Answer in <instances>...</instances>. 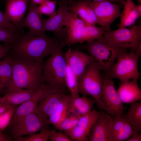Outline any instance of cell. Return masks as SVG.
Listing matches in <instances>:
<instances>
[{
    "mask_svg": "<svg viewBox=\"0 0 141 141\" xmlns=\"http://www.w3.org/2000/svg\"><path fill=\"white\" fill-rule=\"evenodd\" d=\"M122 5L107 1H91L90 6L96 17L97 24L110 30L111 25L120 17Z\"/></svg>",
    "mask_w": 141,
    "mask_h": 141,
    "instance_id": "cell-10",
    "label": "cell"
},
{
    "mask_svg": "<svg viewBox=\"0 0 141 141\" xmlns=\"http://www.w3.org/2000/svg\"><path fill=\"white\" fill-rule=\"evenodd\" d=\"M99 114V112L93 109L89 113L80 116L74 128L66 134L72 140H89V136Z\"/></svg>",
    "mask_w": 141,
    "mask_h": 141,
    "instance_id": "cell-13",
    "label": "cell"
},
{
    "mask_svg": "<svg viewBox=\"0 0 141 141\" xmlns=\"http://www.w3.org/2000/svg\"><path fill=\"white\" fill-rule=\"evenodd\" d=\"M136 8L137 11L139 14L140 17L141 16V3H139L136 5Z\"/></svg>",
    "mask_w": 141,
    "mask_h": 141,
    "instance_id": "cell-45",
    "label": "cell"
},
{
    "mask_svg": "<svg viewBox=\"0 0 141 141\" xmlns=\"http://www.w3.org/2000/svg\"><path fill=\"white\" fill-rule=\"evenodd\" d=\"M52 141H72L71 138L65 133L56 132L50 130L49 139Z\"/></svg>",
    "mask_w": 141,
    "mask_h": 141,
    "instance_id": "cell-36",
    "label": "cell"
},
{
    "mask_svg": "<svg viewBox=\"0 0 141 141\" xmlns=\"http://www.w3.org/2000/svg\"><path fill=\"white\" fill-rule=\"evenodd\" d=\"M0 27L14 31H20L18 28L7 18L4 12L0 9Z\"/></svg>",
    "mask_w": 141,
    "mask_h": 141,
    "instance_id": "cell-37",
    "label": "cell"
},
{
    "mask_svg": "<svg viewBox=\"0 0 141 141\" xmlns=\"http://www.w3.org/2000/svg\"><path fill=\"white\" fill-rule=\"evenodd\" d=\"M66 45L65 41L54 36L37 35L21 32L11 44L8 53L12 57L32 61L43 60Z\"/></svg>",
    "mask_w": 141,
    "mask_h": 141,
    "instance_id": "cell-1",
    "label": "cell"
},
{
    "mask_svg": "<svg viewBox=\"0 0 141 141\" xmlns=\"http://www.w3.org/2000/svg\"><path fill=\"white\" fill-rule=\"evenodd\" d=\"M137 1L139 3H141V0H137Z\"/></svg>",
    "mask_w": 141,
    "mask_h": 141,
    "instance_id": "cell-47",
    "label": "cell"
},
{
    "mask_svg": "<svg viewBox=\"0 0 141 141\" xmlns=\"http://www.w3.org/2000/svg\"><path fill=\"white\" fill-rule=\"evenodd\" d=\"M65 92L50 88L38 103L34 113L48 118L54 112L60 103Z\"/></svg>",
    "mask_w": 141,
    "mask_h": 141,
    "instance_id": "cell-16",
    "label": "cell"
},
{
    "mask_svg": "<svg viewBox=\"0 0 141 141\" xmlns=\"http://www.w3.org/2000/svg\"><path fill=\"white\" fill-rule=\"evenodd\" d=\"M91 0H69V10L72 11L88 25H95L97 24L96 15L90 6Z\"/></svg>",
    "mask_w": 141,
    "mask_h": 141,
    "instance_id": "cell-19",
    "label": "cell"
},
{
    "mask_svg": "<svg viewBox=\"0 0 141 141\" xmlns=\"http://www.w3.org/2000/svg\"><path fill=\"white\" fill-rule=\"evenodd\" d=\"M28 0L6 1L4 14L8 19L18 29V25L28 9Z\"/></svg>",
    "mask_w": 141,
    "mask_h": 141,
    "instance_id": "cell-20",
    "label": "cell"
},
{
    "mask_svg": "<svg viewBox=\"0 0 141 141\" xmlns=\"http://www.w3.org/2000/svg\"><path fill=\"white\" fill-rule=\"evenodd\" d=\"M136 133L126 119L123 128L113 138L112 141L126 140Z\"/></svg>",
    "mask_w": 141,
    "mask_h": 141,
    "instance_id": "cell-32",
    "label": "cell"
},
{
    "mask_svg": "<svg viewBox=\"0 0 141 141\" xmlns=\"http://www.w3.org/2000/svg\"><path fill=\"white\" fill-rule=\"evenodd\" d=\"M67 63L78 78L94 60L93 57L79 49L69 48L64 53Z\"/></svg>",
    "mask_w": 141,
    "mask_h": 141,
    "instance_id": "cell-18",
    "label": "cell"
},
{
    "mask_svg": "<svg viewBox=\"0 0 141 141\" xmlns=\"http://www.w3.org/2000/svg\"><path fill=\"white\" fill-rule=\"evenodd\" d=\"M101 71L95 61L92 62L78 78V89L79 94L91 97L98 107L101 109L100 97L103 78Z\"/></svg>",
    "mask_w": 141,
    "mask_h": 141,
    "instance_id": "cell-5",
    "label": "cell"
},
{
    "mask_svg": "<svg viewBox=\"0 0 141 141\" xmlns=\"http://www.w3.org/2000/svg\"><path fill=\"white\" fill-rule=\"evenodd\" d=\"M11 48V44L5 43L0 48V61L9 51Z\"/></svg>",
    "mask_w": 141,
    "mask_h": 141,
    "instance_id": "cell-38",
    "label": "cell"
},
{
    "mask_svg": "<svg viewBox=\"0 0 141 141\" xmlns=\"http://www.w3.org/2000/svg\"><path fill=\"white\" fill-rule=\"evenodd\" d=\"M92 1L99 2L107 1L114 3L124 5L125 4L126 0H91Z\"/></svg>",
    "mask_w": 141,
    "mask_h": 141,
    "instance_id": "cell-42",
    "label": "cell"
},
{
    "mask_svg": "<svg viewBox=\"0 0 141 141\" xmlns=\"http://www.w3.org/2000/svg\"><path fill=\"white\" fill-rule=\"evenodd\" d=\"M16 107H13L0 114V132L7 128L13 116Z\"/></svg>",
    "mask_w": 141,
    "mask_h": 141,
    "instance_id": "cell-34",
    "label": "cell"
},
{
    "mask_svg": "<svg viewBox=\"0 0 141 141\" xmlns=\"http://www.w3.org/2000/svg\"><path fill=\"white\" fill-rule=\"evenodd\" d=\"M49 87L45 84L36 91L32 97L15 108L14 113L8 127L14 125L27 115L34 113L37 106Z\"/></svg>",
    "mask_w": 141,
    "mask_h": 141,
    "instance_id": "cell-15",
    "label": "cell"
},
{
    "mask_svg": "<svg viewBox=\"0 0 141 141\" xmlns=\"http://www.w3.org/2000/svg\"><path fill=\"white\" fill-rule=\"evenodd\" d=\"M80 117L68 112L67 115L56 128L63 131L66 133L72 130L75 126Z\"/></svg>",
    "mask_w": 141,
    "mask_h": 141,
    "instance_id": "cell-29",
    "label": "cell"
},
{
    "mask_svg": "<svg viewBox=\"0 0 141 141\" xmlns=\"http://www.w3.org/2000/svg\"><path fill=\"white\" fill-rule=\"evenodd\" d=\"M76 48L87 51L94 58L101 70L108 76L119 55L127 50L113 45L103 36L87 42L84 45H78Z\"/></svg>",
    "mask_w": 141,
    "mask_h": 141,
    "instance_id": "cell-3",
    "label": "cell"
},
{
    "mask_svg": "<svg viewBox=\"0 0 141 141\" xmlns=\"http://www.w3.org/2000/svg\"><path fill=\"white\" fill-rule=\"evenodd\" d=\"M57 2L56 0H48L37 6L39 12L42 15L50 16L55 11Z\"/></svg>",
    "mask_w": 141,
    "mask_h": 141,
    "instance_id": "cell-35",
    "label": "cell"
},
{
    "mask_svg": "<svg viewBox=\"0 0 141 141\" xmlns=\"http://www.w3.org/2000/svg\"><path fill=\"white\" fill-rule=\"evenodd\" d=\"M48 119L35 113L31 114L7 127L10 136L15 139L19 137L36 133L48 126Z\"/></svg>",
    "mask_w": 141,
    "mask_h": 141,
    "instance_id": "cell-9",
    "label": "cell"
},
{
    "mask_svg": "<svg viewBox=\"0 0 141 141\" xmlns=\"http://www.w3.org/2000/svg\"><path fill=\"white\" fill-rule=\"evenodd\" d=\"M62 49L50 55L44 63L42 75L45 83L50 88L66 92L67 87L65 77L67 64Z\"/></svg>",
    "mask_w": 141,
    "mask_h": 141,
    "instance_id": "cell-4",
    "label": "cell"
},
{
    "mask_svg": "<svg viewBox=\"0 0 141 141\" xmlns=\"http://www.w3.org/2000/svg\"><path fill=\"white\" fill-rule=\"evenodd\" d=\"M139 56L134 52H121L113 66L108 76L113 79H118L120 82L131 80H138L140 74L138 69Z\"/></svg>",
    "mask_w": 141,
    "mask_h": 141,
    "instance_id": "cell-6",
    "label": "cell"
},
{
    "mask_svg": "<svg viewBox=\"0 0 141 141\" xmlns=\"http://www.w3.org/2000/svg\"><path fill=\"white\" fill-rule=\"evenodd\" d=\"M11 57L12 75L4 90L5 94L21 89L36 91L45 84L42 75L43 60L32 61Z\"/></svg>",
    "mask_w": 141,
    "mask_h": 141,
    "instance_id": "cell-2",
    "label": "cell"
},
{
    "mask_svg": "<svg viewBox=\"0 0 141 141\" xmlns=\"http://www.w3.org/2000/svg\"><path fill=\"white\" fill-rule=\"evenodd\" d=\"M36 91L27 89L20 90L5 94L2 97L7 103L16 107L29 100Z\"/></svg>",
    "mask_w": 141,
    "mask_h": 141,
    "instance_id": "cell-25",
    "label": "cell"
},
{
    "mask_svg": "<svg viewBox=\"0 0 141 141\" xmlns=\"http://www.w3.org/2000/svg\"><path fill=\"white\" fill-rule=\"evenodd\" d=\"M13 107H15L7 103L2 97H0V114Z\"/></svg>",
    "mask_w": 141,
    "mask_h": 141,
    "instance_id": "cell-39",
    "label": "cell"
},
{
    "mask_svg": "<svg viewBox=\"0 0 141 141\" xmlns=\"http://www.w3.org/2000/svg\"><path fill=\"white\" fill-rule=\"evenodd\" d=\"M12 73V57L8 53L0 61V91H4L7 86Z\"/></svg>",
    "mask_w": 141,
    "mask_h": 141,
    "instance_id": "cell-26",
    "label": "cell"
},
{
    "mask_svg": "<svg viewBox=\"0 0 141 141\" xmlns=\"http://www.w3.org/2000/svg\"><path fill=\"white\" fill-rule=\"evenodd\" d=\"M67 4L59 1L57 9L48 19H43L44 32H52L54 36L65 40L67 35L66 28H63L64 21L69 9Z\"/></svg>",
    "mask_w": 141,
    "mask_h": 141,
    "instance_id": "cell-12",
    "label": "cell"
},
{
    "mask_svg": "<svg viewBox=\"0 0 141 141\" xmlns=\"http://www.w3.org/2000/svg\"><path fill=\"white\" fill-rule=\"evenodd\" d=\"M95 103L93 100L86 96L74 97L70 96L68 112L80 117L92 110Z\"/></svg>",
    "mask_w": 141,
    "mask_h": 141,
    "instance_id": "cell-22",
    "label": "cell"
},
{
    "mask_svg": "<svg viewBox=\"0 0 141 141\" xmlns=\"http://www.w3.org/2000/svg\"><path fill=\"white\" fill-rule=\"evenodd\" d=\"M129 104L130 107L125 117L134 130L141 132V102H135Z\"/></svg>",
    "mask_w": 141,
    "mask_h": 141,
    "instance_id": "cell-27",
    "label": "cell"
},
{
    "mask_svg": "<svg viewBox=\"0 0 141 141\" xmlns=\"http://www.w3.org/2000/svg\"><path fill=\"white\" fill-rule=\"evenodd\" d=\"M3 45H2L1 44H0V48L2 46H3Z\"/></svg>",
    "mask_w": 141,
    "mask_h": 141,
    "instance_id": "cell-48",
    "label": "cell"
},
{
    "mask_svg": "<svg viewBox=\"0 0 141 141\" xmlns=\"http://www.w3.org/2000/svg\"><path fill=\"white\" fill-rule=\"evenodd\" d=\"M136 80H131L119 84L117 92L122 103L130 104L141 100V91Z\"/></svg>",
    "mask_w": 141,
    "mask_h": 141,
    "instance_id": "cell-21",
    "label": "cell"
},
{
    "mask_svg": "<svg viewBox=\"0 0 141 141\" xmlns=\"http://www.w3.org/2000/svg\"><path fill=\"white\" fill-rule=\"evenodd\" d=\"M103 38L113 45L121 49L130 50L134 52L141 40V25L139 24L129 28L106 31Z\"/></svg>",
    "mask_w": 141,
    "mask_h": 141,
    "instance_id": "cell-7",
    "label": "cell"
},
{
    "mask_svg": "<svg viewBox=\"0 0 141 141\" xmlns=\"http://www.w3.org/2000/svg\"><path fill=\"white\" fill-rule=\"evenodd\" d=\"M21 32L0 27V41L11 44L17 39Z\"/></svg>",
    "mask_w": 141,
    "mask_h": 141,
    "instance_id": "cell-31",
    "label": "cell"
},
{
    "mask_svg": "<svg viewBox=\"0 0 141 141\" xmlns=\"http://www.w3.org/2000/svg\"><path fill=\"white\" fill-rule=\"evenodd\" d=\"M87 24L75 14L69 10L65 17L64 26L67 29L66 45H70L86 42V26Z\"/></svg>",
    "mask_w": 141,
    "mask_h": 141,
    "instance_id": "cell-11",
    "label": "cell"
},
{
    "mask_svg": "<svg viewBox=\"0 0 141 141\" xmlns=\"http://www.w3.org/2000/svg\"><path fill=\"white\" fill-rule=\"evenodd\" d=\"M103 83L100 97L101 109L115 117L125 116V107L114 85V80L105 74L102 75Z\"/></svg>",
    "mask_w": 141,
    "mask_h": 141,
    "instance_id": "cell-8",
    "label": "cell"
},
{
    "mask_svg": "<svg viewBox=\"0 0 141 141\" xmlns=\"http://www.w3.org/2000/svg\"><path fill=\"white\" fill-rule=\"evenodd\" d=\"M13 139L10 136L4 134L3 132H0V141H11Z\"/></svg>",
    "mask_w": 141,
    "mask_h": 141,
    "instance_id": "cell-41",
    "label": "cell"
},
{
    "mask_svg": "<svg viewBox=\"0 0 141 141\" xmlns=\"http://www.w3.org/2000/svg\"><path fill=\"white\" fill-rule=\"evenodd\" d=\"M114 118L104 111L98 116L89 138L90 141H109L111 126Z\"/></svg>",
    "mask_w": 141,
    "mask_h": 141,
    "instance_id": "cell-17",
    "label": "cell"
},
{
    "mask_svg": "<svg viewBox=\"0 0 141 141\" xmlns=\"http://www.w3.org/2000/svg\"><path fill=\"white\" fill-rule=\"evenodd\" d=\"M126 120L125 116L114 118L111 126L109 141H112L115 136L121 131L124 127Z\"/></svg>",
    "mask_w": 141,
    "mask_h": 141,
    "instance_id": "cell-33",
    "label": "cell"
},
{
    "mask_svg": "<svg viewBox=\"0 0 141 141\" xmlns=\"http://www.w3.org/2000/svg\"><path fill=\"white\" fill-rule=\"evenodd\" d=\"M140 132L136 133L132 135L129 138L126 140L127 141H141V133Z\"/></svg>",
    "mask_w": 141,
    "mask_h": 141,
    "instance_id": "cell-40",
    "label": "cell"
},
{
    "mask_svg": "<svg viewBox=\"0 0 141 141\" xmlns=\"http://www.w3.org/2000/svg\"><path fill=\"white\" fill-rule=\"evenodd\" d=\"M36 4L40 5L44 2L49 0H30Z\"/></svg>",
    "mask_w": 141,
    "mask_h": 141,
    "instance_id": "cell-44",
    "label": "cell"
},
{
    "mask_svg": "<svg viewBox=\"0 0 141 141\" xmlns=\"http://www.w3.org/2000/svg\"><path fill=\"white\" fill-rule=\"evenodd\" d=\"M50 130L47 127L42 129L37 133L28 136H20L14 139L17 141H47L49 139Z\"/></svg>",
    "mask_w": 141,
    "mask_h": 141,
    "instance_id": "cell-30",
    "label": "cell"
},
{
    "mask_svg": "<svg viewBox=\"0 0 141 141\" xmlns=\"http://www.w3.org/2000/svg\"><path fill=\"white\" fill-rule=\"evenodd\" d=\"M56 1H59L65 4H68V2L69 0H56Z\"/></svg>",
    "mask_w": 141,
    "mask_h": 141,
    "instance_id": "cell-46",
    "label": "cell"
},
{
    "mask_svg": "<svg viewBox=\"0 0 141 141\" xmlns=\"http://www.w3.org/2000/svg\"><path fill=\"white\" fill-rule=\"evenodd\" d=\"M70 96H64L54 112L48 118L47 122L56 128L68 113Z\"/></svg>",
    "mask_w": 141,
    "mask_h": 141,
    "instance_id": "cell-24",
    "label": "cell"
},
{
    "mask_svg": "<svg viewBox=\"0 0 141 141\" xmlns=\"http://www.w3.org/2000/svg\"><path fill=\"white\" fill-rule=\"evenodd\" d=\"M124 8L121 13L118 28L127 27L133 25L140 17L132 0H126Z\"/></svg>",
    "mask_w": 141,
    "mask_h": 141,
    "instance_id": "cell-23",
    "label": "cell"
},
{
    "mask_svg": "<svg viewBox=\"0 0 141 141\" xmlns=\"http://www.w3.org/2000/svg\"><path fill=\"white\" fill-rule=\"evenodd\" d=\"M134 52L139 57L141 55V40L139 42Z\"/></svg>",
    "mask_w": 141,
    "mask_h": 141,
    "instance_id": "cell-43",
    "label": "cell"
},
{
    "mask_svg": "<svg viewBox=\"0 0 141 141\" xmlns=\"http://www.w3.org/2000/svg\"><path fill=\"white\" fill-rule=\"evenodd\" d=\"M37 5L29 0L28 13L19 24L18 27L21 32L24 28H28L30 32L37 35L45 34L43 26L42 15L38 11Z\"/></svg>",
    "mask_w": 141,
    "mask_h": 141,
    "instance_id": "cell-14",
    "label": "cell"
},
{
    "mask_svg": "<svg viewBox=\"0 0 141 141\" xmlns=\"http://www.w3.org/2000/svg\"><path fill=\"white\" fill-rule=\"evenodd\" d=\"M78 78L67 64L65 83L72 97L79 96L78 89Z\"/></svg>",
    "mask_w": 141,
    "mask_h": 141,
    "instance_id": "cell-28",
    "label": "cell"
}]
</instances>
